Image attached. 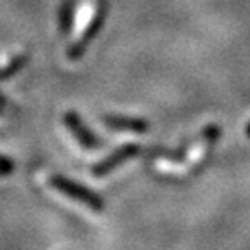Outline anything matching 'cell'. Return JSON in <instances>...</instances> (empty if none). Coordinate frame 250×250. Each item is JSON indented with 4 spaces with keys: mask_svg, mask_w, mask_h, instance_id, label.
<instances>
[{
    "mask_svg": "<svg viewBox=\"0 0 250 250\" xmlns=\"http://www.w3.org/2000/svg\"><path fill=\"white\" fill-rule=\"evenodd\" d=\"M47 183H49L51 188H54L56 191L64 195L66 198H71V200H75V202L82 203V205L89 207L90 210L103 212V208H104V202H103V198L98 195V193H94L92 189L82 186V184L75 183V181L68 179V177L51 176Z\"/></svg>",
    "mask_w": 250,
    "mask_h": 250,
    "instance_id": "6da1fadb",
    "label": "cell"
},
{
    "mask_svg": "<svg viewBox=\"0 0 250 250\" xmlns=\"http://www.w3.org/2000/svg\"><path fill=\"white\" fill-rule=\"evenodd\" d=\"M219 137V129L215 125H210L207 129L203 130L202 137L198 139L196 146H193V149H189V155H188V160L186 162H181L179 165H176L174 168H170L168 172H177V174H186V172L193 170L195 167H198L205 158L208 156L210 153L212 146L215 145V141Z\"/></svg>",
    "mask_w": 250,
    "mask_h": 250,
    "instance_id": "7a4b0ae2",
    "label": "cell"
},
{
    "mask_svg": "<svg viewBox=\"0 0 250 250\" xmlns=\"http://www.w3.org/2000/svg\"><path fill=\"white\" fill-rule=\"evenodd\" d=\"M96 12H98V5L94 0H87L82 2L80 7L75 16V24H73V37H71V43H73V51L71 54H77L80 45H82V40L85 39L87 31L92 26L94 20H96Z\"/></svg>",
    "mask_w": 250,
    "mask_h": 250,
    "instance_id": "3957f363",
    "label": "cell"
},
{
    "mask_svg": "<svg viewBox=\"0 0 250 250\" xmlns=\"http://www.w3.org/2000/svg\"><path fill=\"white\" fill-rule=\"evenodd\" d=\"M139 153V148L136 145H125L122 148H118L115 153H111L109 156H106L104 160L99 162L92 167V176L96 177H104L109 172H113L117 167H120L122 164H125L127 160L134 158Z\"/></svg>",
    "mask_w": 250,
    "mask_h": 250,
    "instance_id": "277c9868",
    "label": "cell"
},
{
    "mask_svg": "<svg viewBox=\"0 0 250 250\" xmlns=\"http://www.w3.org/2000/svg\"><path fill=\"white\" fill-rule=\"evenodd\" d=\"M64 124H66L68 130H71V134L75 136V139L78 141V145L83 146L85 149H96L103 145L98 137L94 136L85 125L80 122V118L77 117L75 113H68L64 117Z\"/></svg>",
    "mask_w": 250,
    "mask_h": 250,
    "instance_id": "5b68a950",
    "label": "cell"
},
{
    "mask_svg": "<svg viewBox=\"0 0 250 250\" xmlns=\"http://www.w3.org/2000/svg\"><path fill=\"white\" fill-rule=\"evenodd\" d=\"M104 124L108 129H113V130H127V132H137V134L148 130V124L143 120H136V118L106 117Z\"/></svg>",
    "mask_w": 250,
    "mask_h": 250,
    "instance_id": "8992f818",
    "label": "cell"
},
{
    "mask_svg": "<svg viewBox=\"0 0 250 250\" xmlns=\"http://www.w3.org/2000/svg\"><path fill=\"white\" fill-rule=\"evenodd\" d=\"M12 170H14V167H12V162L7 160L5 156L0 155V176H9Z\"/></svg>",
    "mask_w": 250,
    "mask_h": 250,
    "instance_id": "52a82bcc",
    "label": "cell"
}]
</instances>
